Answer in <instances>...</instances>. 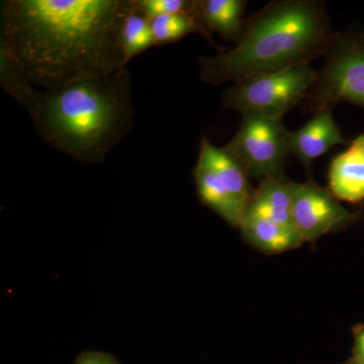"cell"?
I'll list each match as a JSON object with an SVG mask.
<instances>
[{"instance_id": "cell-16", "label": "cell", "mask_w": 364, "mask_h": 364, "mask_svg": "<svg viewBox=\"0 0 364 364\" xmlns=\"http://www.w3.org/2000/svg\"><path fill=\"white\" fill-rule=\"evenodd\" d=\"M133 6L149 21L165 14L193 13L196 0H133Z\"/></svg>"}, {"instance_id": "cell-13", "label": "cell", "mask_w": 364, "mask_h": 364, "mask_svg": "<svg viewBox=\"0 0 364 364\" xmlns=\"http://www.w3.org/2000/svg\"><path fill=\"white\" fill-rule=\"evenodd\" d=\"M247 4L246 0H196L195 13L212 35L219 33L236 45L243 35Z\"/></svg>"}, {"instance_id": "cell-5", "label": "cell", "mask_w": 364, "mask_h": 364, "mask_svg": "<svg viewBox=\"0 0 364 364\" xmlns=\"http://www.w3.org/2000/svg\"><path fill=\"white\" fill-rule=\"evenodd\" d=\"M318 78L310 64L242 78L223 93V105L241 114L282 119L304 104Z\"/></svg>"}, {"instance_id": "cell-10", "label": "cell", "mask_w": 364, "mask_h": 364, "mask_svg": "<svg viewBox=\"0 0 364 364\" xmlns=\"http://www.w3.org/2000/svg\"><path fill=\"white\" fill-rule=\"evenodd\" d=\"M330 193L338 200L364 202V133L333 158L328 172Z\"/></svg>"}, {"instance_id": "cell-6", "label": "cell", "mask_w": 364, "mask_h": 364, "mask_svg": "<svg viewBox=\"0 0 364 364\" xmlns=\"http://www.w3.org/2000/svg\"><path fill=\"white\" fill-rule=\"evenodd\" d=\"M325 64L306 104V112L334 109L341 102L364 109V33L334 32Z\"/></svg>"}, {"instance_id": "cell-9", "label": "cell", "mask_w": 364, "mask_h": 364, "mask_svg": "<svg viewBox=\"0 0 364 364\" xmlns=\"http://www.w3.org/2000/svg\"><path fill=\"white\" fill-rule=\"evenodd\" d=\"M333 109L314 112L310 121L289 135V151L308 171L317 158L337 145H349L332 116Z\"/></svg>"}, {"instance_id": "cell-17", "label": "cell", "mask_w": 364, "mask_h": 364, "mask_svg": "<svg viewBox=\"0 0 364 364\" xmlns=\"http://www.w3.org/2000/svg\"><path fill=\"white\" fill-rule=\"evenodd\" d=\"M352 333H353V345H352L350 360L355 364H364V325L355 326Z\"/></svg>"}, {"instance_id": "cell-19", "label": "cell", "mask_w": 364, "mask_h": 364, "mask_svg": "<svg viewBox=\"0 0 364 364\" xmlns=\"http://www.w3.org/2000/svg\"><path fill=\"white\" fill-rule=\"evenodd\" d=\"M342 364H355V363H354L353 361H352V360H350V359H349L348 361H346V363H344Z\"/></svg>"}, {"instance_id": "cell-4", "label": "cell", "mask_w": 364, "mask_h": 364, "mask_svg": "<svg viewBox=\"0 0 364 364\" xmlns=\"http://www.w3.org/2000/svg\"><path fill=\"white\" fill-rule=\"evenodd\" d=\"M193 176L200 202L228 224L240 229L254 191L250 176L240 162L202 136Z\"/></svg>"}, {"instance_id": "cell-12", "label": "cell", "mask_w": 364, "mask_h": 364, "mask_svg": "<svg viewBox=\"0 0 364 364\" xmlns=\"http://www.w3.org/2000/svg\"><path fill=\"white\" fill-rule=\"evenodd\" d=\"M240 231L250 247L267 255L289 252L304 243L296 228L262 218H244Z\"/></svg>"}, {"instance_id": "cell-15", "label": "cell", "mask_w": 364, "mask_h": 364, "mask_svg": "<svg viewBox=\"0 0 364 364\" xmlns=\"http://www.w3.org/2000/svg\"><path fill=\"white\" fill-rule=\"evenodd\" d=\"M155 46L151 21L133 6L124 18L122 26V48H123L124 66L146 50Z\"/></svg>"}, {"instance_id": "cell-1", "label": "cell", "mask_w": 364, "mask_h": 364, "mask_svg": "<svg viewBox=\"0 0 364 364\" xmlns=\"http://www.w3.org/2000/svg\"><path fill=\"white\" fill-rule=\"evenodd\" d=\"M132 0H4L0 78L59 90L127 68L122 26Z\"/></svg>"}, {"instance_id": "cell-8", "label": "cell", "mask_w": 364, "mask_h": 364, "mask_svg": "<svg viewBox=\"0 0 364 364\" xmlns=\"http://www.w3.org/2000/svg\"><path fill=\"white\" fill-rule=\"evenodd\" d=\"M291 193L294 226L304 242L317 240L358 220V213L346 210L329 189L321 188L312 179L306 182L293 181Z\"/></svg>"}, {"instance_id": "cell-14", "label": "cell", "mask_w": 364, "mask_h": 364, "mask_svg": "<svg viewBox=\"0 0 364 364\" xmlns=\"http://www.w3.org/2000/svg\"><path fill=\"white\" fill-rule=\"evenodd\" d=\"M150 21L153 33H154L155 46L173 44L191 33H200L214 46L218 52L222 50L214 44L212 33L208 32L203 26L202 21L198 20L195 11L165 14V16H157Z\"/></svg>"}, {"instance_id": "cell-11", "label": "cell", "mask_w": 364, "mask_h": 364, "mask_svg": "<svg viewBox=\"0 0 364 364\" xmlns=\"http://www.w3.org/2000/svg\"><path fill=\"white\" fill-rule=\"evenodd\" d=\"M291 184L287 178H267L260 181L246 208L245 217H257L279 224L294 226ZM244 217V218H245Z\"/></svg>"}, {"instance_id": "cell-2", "label": "cell", "mask_w": 364, "mask_h": 364, "mask_svg": "<svg viewBox=\"0 0 364 364\" xmlns=\"http://www.w3.org/2000/svg\"><path fill=\"white\" fill-rule=\"evenodd\" d=\"M0 81L25 107L42 140L76 161H104L133 127L128 68L59 90H40L13 78Z\"/></svg>"}, {"instance_id": "cell-7", "label": "cell", "mask_w": 364, "mask_h": 364, "mask_svg": "<svg viewBox=\"0 0 364 364\" xmlns=\"http://www.w3.org/2000/svg\"><path fill=\"white\" fill-rule=\"evenodd\" d=\"M289 135L282 119L245 114H242L238 131L224 148L252 178H287L284 165L291 154Z\"/></svg>"}, {"instance_id": "cell-3", "label": "cell", "mask_w": 364, "mask_h": 364, "mask_svg": "<svg viewBox=\"0 0 364 364\" xmlns=\"http://www.w3.org/2000/svg\"><path fill=\"white\" fill-rule=\"evenodd\" d=\"M333 33L325 1L274 0L245 20L243 35L233 48L200 59V77L219 86L310 64L324 56Z\"/></svg>"}, {"instance_id": "cell-18", "label": "cell", "mask_w": 364, "mask_h": 364, "mask_svg": "<svg viewBox=\"0 0 364 364\" xmlns=\"http://www.w3.org/2000/svg\"><path fill=\"white\" fill-rule=\"evenodd\" d=\"M76 364H117L109 355L102 353H85Z\"/></svg>"}]
</instances>
